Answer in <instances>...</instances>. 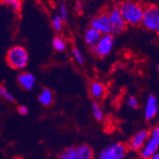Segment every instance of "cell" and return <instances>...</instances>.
<instances>
[{
    "mask_svg": "<svg viewBox=\"0 0 159 159\" xmlns=\"http://www.w3.org/2000/svg\"><path fill=\"white\" fill-rule=\"evenodd\" d=\"M119 8L127 25L136 26L141 24L144 6L138 0H123Z\"/></svg>",
    "mask_w": 159,
    "mask_h": 159,
    "instance_id": "obj_1",
    "label": "cell"
},
{
    "mask_svg": "<svg viewBox=\"0 0 159 159\" xmlns=\"http://www.w3.org/2000/svg\"><path fill=\"white\" fill-rule=\"evenodd\" d=\"M6 59L8 65L13 69L22 70L28 65L29 54L23 46L15 45L7 51Z\"/></svg>",
    "mask_w": 159,
    "mask_h": 159,
    "instance_id": "obj_2",
    "label": "cell"
},
{
    "mask_svg": "<svg viewBox=\"0 0 159 159\" xmlns=\"http://www.w3.org/2000/svg\"><path fill=\"white\" fill-rule=\"evenodd\" d=\"M141 25L147 30L156 32L159 26V7L149 4L144 7Z\"/></svg>",
    "mask_w": 159,
    "mask_h": 159,
    "instance_id": "obj_3",
    "label": "cell"
},
{
    "mask_svg": "<svg viewBox=\"0 0 159 159\" xmlns=\"http://www.w3.org/2000/svg\"><path fill=\"white\" fill-rule=\"evenodd\" d=\"M128 150L129 149L126 143H112L99 152V159H125Z\"/></svg>",
    "mask_w": 159,
    "mask_h": 159,
    "instance_id": "obj_4",
    "label": "cell"
},
{
    "mask_svg": "<svg viewBox=\"0 0 159 159\" xmlns=\"http://www.w3.org/2000/svg\"><path fill=\"white\" fill-rule=\"evenodd\" d=\"M114 45L115 38L113 34H105L102 35L96 45L94 47L90 48V49L95 56L99 58H103L110 54Z\"/></svg>",
    "mask_w": 159,
    "mask_h": 159,
    "instance_id": "obj_5",
    "label": "cell"
},
{
    "mask_svg": "<svg viewBox=\"0 0 159 159\" xmlns=\"http://www.w3.org/2000/svg\"><path fill=\"white\" fill-rule=\"evenodd\" d=\"M110 20L111 26L112 34H121L124 32L127 27V24L123 19L119 11V7H113L107 12Z\"/></svg>",
    "mask_w": 159,
    "mask_h": 159,
    "instance_id": "obj_6",
    "label": "cell"
},
{
    "mask_svg": "<svg viewBox=\"0 0 159 159\" xmlns=\"http://www.w3.org/2000/svg\"><path fill=\"white\" fill-rule=\"evenodd\" d=\"M90 27L97 30L102 35L111 34V26L107 12L103 11L95 16L91 21Z\"/></svg>",
    "mask_w": 159,
    "mask_h": 159,
    "instance_id": "obj_7",
    "label": "cell"
},
{
    "mask_svg": "<svg viewBox=\"0 0 159 159\" xmlns=\"http://www.w3.org/2000/svg\"><path fill=\"white\" fill-rule=\"evenodd\" d=\"M149 138V130L143 129L137 131L132 136L127 143L129 150L134 152H139L142 150Z\"/></svg>",
    "mask_w": 159,
    "mask_h": 159,
    "instance_id": "obj_8",
    "label": "cell"
},
{
    "mask_svg": "<svg viewBox=\"0 0 159 159\" xmlns=\"http://www.w3.org/2000/svg\"><path fill=\"white\" fill-rule=\"evenodd\" d=\"M159 112V104L157 99L154 95H150L147 99L144 107V117L147 121L154 120Z\"/></svg>",
    "mask_w": 159,
    "mask_h": 159,
    "instance_id": "obj_9",
    "label": "cell"
},
{
    "mask_svg": "<svg viewBox=\"0 0 159 159\" xmlns=\"http://www.w3.org/2000/svg\"><path fill=\"white\" fill-rule=\"evenodd\" d=\"M157 151H159V139L149 135L147 143L139 151V156L141 159H149Z\"/></svg>",
    "mask_w": 159,
    "mask_h": 159,
    "instance_id": "obj_10",
    "label": "cell"
},
{
    "mask_svg": "<svg viewBox=\"0 0 159 159\" xmlns=\"http://www.w3.org/2000/svg\"><path fill=\"white\" fill-rule=\"evenodd\" d=\"M17 81L22 89L25 91H31L36 84V78L31 72H22L18 74Z\"/></svg>",
    "mask_w": 159,
    "mask_h": 159,
    "instance_id": "obj_11",
    "label": "cell"
},
{
    "mask_svg": "<svg viewBox=\"0 0 159 159\" xmlns=\"http://www.w3.org/2000/svg\"><path fill=\"white\" fill-rule=\"evenodd\" d=\"M102 34L99 32H98L96 30L92 29V28L89 27V29L86 30L84 35V40L86 45L89 46V48L94 47L96 45L99 40L101 38Z\"/></svg>",
    "mask_w": 159,
    "mask_h": 159,
    "instance_id": "obj_12",
    "label": "cell"
},
{
    "mask_svg": "<svg viewBox=\"0 0 159 159\" xmlns=\"http://www.w3.org/2000/svg\"><path fill=\"white\" fill-rule=\"evenodd\" d=\"M89 92L94 99H100L106 95V87L100 82L93 81L89 86Z\"/></svg>",
    "mask_w": 159,
    "mask_h": 159,
    "instance_id": "obj_13",
    "label": "cell"
},
{
    "mask_svg": "<svg viewBox=\"0 0 159 159\" xmlns=\"http://www.w3.org/2000/svg\"><path fill=\"white\" fill-rule=\"evenodd\" d=\"M76 148V159H94V150L89 145H79Z\"/></svg>",
    "mask_w": 159,
    "mask_h": 159,
    "instance_id": "obj_14",
    "label": "cell"
},
{
    "mask_svg": "<svg viewBox=\"0 0 159 159\" xmlns=\"http://www.w3.org/2000/svg\"><path fill=\"white\" fill-rule=\"evenodd\" d=\"M38 101L43 106L49 107L53 102V93L49 89H44L38 96Z\"/></svg>",
    "mask_w": 159,
    "mask_h": 159,
    "instance_id": "obj_15",
    "label": "cell"
},
{
    "mask_svg": "<svg viewBox=\"0 0 159 159\" xmlns=\"http://www.w3.org/2000/svg\"><path fill=\"white\" fill-rule=\"evenodd\" d=\"M58 159H76V148L75 147H66L60 153Z\"/></svg>",
    "mask_w": 159,
    "mask_h": 159,
    "instance_id": "obj_16",
    "label": "cell"
},
{
    "mask_svg": "<svg viewBox=\"0 0 159 159\" xmlns=\"http://www.w3.org/2000/svg\"><path fill=\"white\" fill-rule=\"evenodd\" d=\"M92 111L93 116L96 119V120L99 122L103 121L104 119V114L102 110L100 105L97 103V102H93L92 104Z\"/></svg>",
    "mask_w": 159,
    "mask_h": 159,
    "instance_id": "obj_17",
    "label": "cell"
},
{
    "mask_svg": "<svg viewBox=\"0 0 159 159\" xmlns=\"http://www.w3.org/2000/svg\"><path fill=\"white\" fill-rule=\"evenodd\" d=\"M52 45L53 49L58 52H62L66 49V42L60 36H56L52 38Z\"/></svg>",
    "mask_w": 159,
    "mask_h": 159,
    "instance_id": "obj_18",
    "label": "cell"
},
{
    "mask_svg": "<svg viewBox=\"0 0 159 159\" xmlns=\"http://www.w3.org/2000/svg\"><path fill=\"white\" fill-rule=\"evenodd\" d=\"M51 25H52V29L56 32H61L63 29L64 21L58 15H54L51 20Z\"/></svg>",
    "mask_w": 159,
    "mask_h": 159,
    "instance_id": "obj_19",
    "label": "cell"
},
{
    "mask_svg": "<svg viewBox=\"0 0 159 159\" xmlns=\"http://www.w3.org/2000/svg\"><path fill=\"white\" fill-rule=\"evenodd\" d=\"M0 97L10 103H15V98L3 85H0Z\"/></svg>",
    "mask_w": 159,
    "mask_h": 159,
    "instance_id": "obj_20",
    "label": "cell"
},
{
    "mask_svg": "<svg viewBox=\"0 0 159 159\" xmlns=\"http://www.w3.org/2000/svg\"><path fill=\"white\" fill-rule=\"evenodd\" d=\"M3 2L8 7L12 9L15 12H18L22 8V1L21 0H3Z\"/></svg>",
    "mask_w": 159,
    "mask_h": 159,
    "instance_id": "obj_21",
    "label": "cell"
},
{
    "mask_svg": "<svg viewBox=\"0 0 159 159\" xmlns=\"http://www.w3.org/2000/svg\"><path fill=\"white\" fill-rule=\"evenodd\" d=\"M72 53L73 57H74L75 61L79 65H84V58L81 51L78 48L73 47L72 49Z\"/></svg>",
    "mask_w": 159,
    "mask_h": 159,
    "instance_id": "obj_22",
    "label": "cell"
},
{
    "mask_svg": "<svg viewBox=\"0 0 159 159\" xmlns=\"http://www.w3.org/2000/svg\"><path fill=\"white\" fill-rule=\"evenodd\" d=\"M59 15L64 22H66L68 20V17H69V12H68L67 6L65 3H61L59 7Z\"/></svg>",
    "mask_w": 159,
    "mask_h": 159,
    "instance_id": "obj_23",
    "label": "cell"
},
{
    "mask_svg": "<svg viewBox=\"0 0 159 159\" xmlns=\"http://www.w3.org/2000/svg\"><path fill=\"white\" fill-rule=\"evenodd\" d=\"M127 105L131 109H137L139 106V99L134 96H130L127 99Z\"/></svg>",
    "mask_w": 159,
    "mask_h": 159,
    "instance_id": "obj_24",
    "label": "cell"
},
{
    "mask_svg": "<svg viewBox=\"0 0 159 159\" xmlns=\"http://www.w3.org/2000/svg\"><path fill=\"white\" fill-rule=\"evenodd\" d=\"M149 135L155 137L157 139H159V124L156 125L150 130H149Z\"/></svg>",
    "mask_w": 159,
    "mask_h": 159,
    "instance_id": "obj_25",
    "label": "cell"
},
{
    "mask_svg": "<svg viewBox=\"0 0 159 159\" xmlns=\"http://www.w3.org/2000/svg\"><path fill=\"white\" fill-rule=\"evenodd\" d=\"M18 112L19 113L21 116H25V115L28 114L29 112V110L25 106H23V105H20L19 107H18Z\"/></svg>",
    "mask_w": 159,
    "mask_h": 159,
    "instance_id": "obj_26",
    "label": "cell"
},
{
    "mask_svg": "<svg viewBox=\"0 0 159 159\" xmlns=\"http://www.w3.org/2000/svg\"><path fill=\"white\" fill-rule=\"evenodd\" d=\"M149 159H159V151H157V153L153 154V155H152Z\"/></svg>",
    "mask_w": 159,
    "mask_h": 159,
    "instance_id": "obj_27",
    "label": "cell"
},
{
    "mask_svg": "<svg viewBox=\"0 0 159 159\" xmlns=\"http://www.w3.org/2000/svg\"><path fill=\"white\" fill-rule=\"evenodd\" d=\"M156 33H157V37H158V38H159V26H158V28H157V30H156Z\"/></svg>",
    "mask_w": 159,
    "mask_h": 159,
    "instance_id": "obj_28",
    "label": "cell"
},
{
    "mask_svg": "<svg viewBox=\"0 0 159 159\" xmlns=\"http://www.w3.org/2000/svg\"><path fill=\"white\" fill-rule=\"evenodd\" d=\"M13 159H23V158H22V157H14Z\"/></svg>",
    "mask_w": 159,
    "mask_h": 159,
    "instance_id": "obj_29",
    "label": "cell"
},
{
    "mask_svg": "<svg viewBox=\"0 0 159 159\" xmlns=\"http://www.w3.org/2000/svg\"><path fill=\"white\" fill-rule=\"evenodd\" d=\"M157 72H158V74H159V65L158 66H157Z\"/></svg>",
    "mask_w": 159,
    "mask_h": 159,
    "instance_id": "obj_30",
    "label": "cell"
},
{
    "mask_svg": "<svg viewBox=\"0 0 159 159\" xmlns=\"http://www.w3.org/2000/svg\"><path fill=\"white\" fill-rule=\"evenodd\" d=\"M3 2V0H0V2Z\"/></svg>",
    "mask_w": 159,
    "mask_h": 159,
    "instance_id": "obj_31",
    "label": "cell"
}]
</instances>
